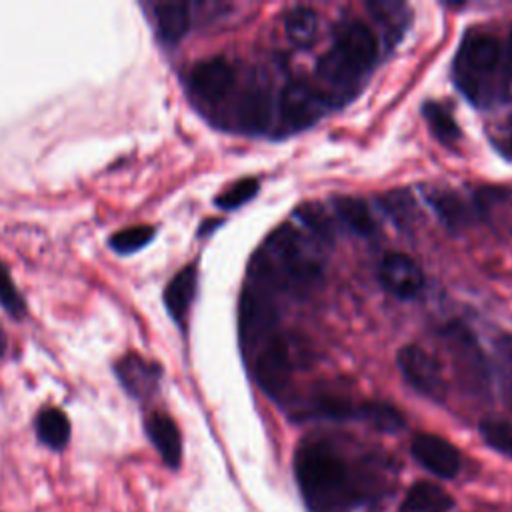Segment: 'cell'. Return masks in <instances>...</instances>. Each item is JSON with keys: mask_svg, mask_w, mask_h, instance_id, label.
Instances as JSON below:
<instances>
[{"mask_svg": "<svg viewBox=\"0 0 512 512\" xmlns=\"http://www.w3.org/2000/svg\"><path fill=\"white\" fill-rule=\"evenodd\" d=\"M426 200L436 212V216L452 230H460L468 226L472 220L468 204L452 190H430L426 194Z\"/></svg>", "mask_w": 512, "mask_h": 512, "instance_id": "obj_18", "label": "cell"}, {"mask_svg": "<svg viewBox=\"0 0 512 512\" xmlns=\"http://www.w3.org/2000/svg\"><path fill=\"white\" fill-rule=\"evenodd\" d=\"M322 276V258L318 240L292 228H278L266 242L264 256L252 266V282L276 292L278 288L304 290Z\"/></svg>", "mask_w": 512, "mask_h": 512, "instance_id": "obj_2", "label": "cell"}, {"mask_svg": "<svg viewBox=\"0 0 512 512\" xmlns=\"http://www.w3.org/2000/svg\"><path fill=\"white\" fill-rule=\"evenodd\" d=\"M484 442L500 454L512 456V422L500 418H486L480 422Z\"/></svg>", "mask_w": 512, "mask_h": 512, "instance_id": "obj_24", "label": "cell"}, {"mask_svg": "<svg viewBox=\"0 0 512 512\" xmlns=\"http://www.w3.org/2000/svg\"><path fill=\"white\" fill-rule=\"evenodd\" d=\"M234 82V68L226 58L220 56L200 60L188 74V90L204 108L224 104L234 90Z\"/></svg>", "mask_w": 512, "mask_h": 512, "instance_id": "obj_7", "label": "cell"}, {"mask_svg": "<svg viewBox=\"0 0 512 512\" xmlns=\"http://www.w3.org/2000/svg\"><path fill=\"white\" fill-rule=\"evenodd\" d=\"M284 30L292 44H296L300 48L310 46L318 34V16L314 10L298 6L288 12V16L284 20Z\"/></svg>", "mask_w": 512, "mask_h": 512, "instance_id": "obj_21", "label": "cell"}, {"mask_svg": "<svg viewBox=\"0 0 512 512\" xmlns=\"http://www.w3.org/2000/svg\"><path fill=\"white\" fill-rule=\"evenodd\" d=\"M422 114H424V118H426L430 130H432V134H434L442 144L454 146V144L460 140V136H462V134H460V128H458L456 120L452 118V114H450L444 106H440V104H436V102H428V104H424Z\"/></svg>", "mask_w": 512, "mask_h": 512, "instance_id": "obj_22", "label": "cell"}, {"mask_svg": "<svg viewBox=\"0 0 512 512\" xmlns=\"http://www.w3.org/2000/svg\"><path fill=\"white\" fill-rule=\"evenodd\" d=\"M450 356L454 360V366L458 368L460 376H464L472 386H484L486 382V364L482 350L478 348L474 336L462 328V326H452L446 332Z\"/></svg>", "mask_w": 512, "mask_h": 512, "instance_id": "obj_13", "label": "cell"}, {"mask_svg": "<svg viewBox=\"0 0 512 512\" xmlns=\"http://www.w3.org/2000/svg\"><path fill=\"white\" fill-rule=\"evenodd\" d=\"M498 352H500V360H502V366L508 374V378L512 380V336H506L500 340L498 344Z\"/></svg>", "mask_w": 512, "mask_h": 512, "instance_id": "obj_30", "label": "cell"}, {"mask_svg": "<svg viewBox=\"0 0 512 512\" xmlns=\"http://www.w3.org/2000/svg\"><path fill=\"white\" fill-rule=\"evenodd\" d=\"M378 280L386 292L400 300L416 298L424 288L422 268L406 254L388 252L378 266Z\"/></svg>", "mask_w": 512, "mask_h": 512, "instance_id": "obj_10", "label": "cell"}, {"mask_svg": "<svg viewBox=\"0 0 512 512\" xmlns=\"http://www.w3.org/2000/svg\"><path fill=\"white\" fill-rule=\"evenodd\" d=\"M0 306L14 318H22L26 314L24 296L16 288L12 276L2 260H0Z\"/></svg>", "mask_w": 512, "mask_h": 512, "instance_id": "obj_26", "label": "cell"}, {"mask_svg": "<svg viewBox=\"0 0 512 512\" xmlns=\"http://www.w3.org/2000/svg\"><path fill=\"white\" fill-rule=\"evenodd\" d=\"M278 310L274 292L252 282L246 286L240 300V336L248 350L258 346L264 338L276 332Z\"/></svg>", "mask_w": 512, "mask_h": 512, "instance_id": "obj_5", "label": "cell"}, {"mask_svg": "<svg viewBox=\"0 0 512 512\" xmlns=\"http://www.w3.org/2000/svg\"><path fill=\"white\" fill-rule=\"evenodd\" d=\"M258 192V180L256 178H242L238 182H234L232 186H228L218 198H216V206L224 208V210H232L242 206L244 202H248L250 198H254V194Z\"/></svg>", "mask_w": 512, "mask_h": 512, "instance_id": "obj_28", "label": "cell"}, {"mask_svg": "<svg viewBox=\"0 0 512 512\" xmlns=\"http://www.w3.org/2000/svg\"><path fill=\"white\" fill-rule=\"evenodd\" d=\"M114 374L122 388L134 398V400H148L160 382V366L142 358L136 352H128L114 364Z\"/></svg>", "mask_w": 512, "mask_h": 512, "instance_id": "obj_12", "label": "cell"}, {"mask_svg": "<svg viewBox=\"0 0 512 512\" xmlns=\"http://www.w3.org/2000/svg\"><path fill=\"white\" fill-rule=\"evenodd\" d=\"M406 512H450L454 508L452 496L434 482H416L404 498Z\"/></svg>", "mask_w": 512, "mask_h": 512, "instance_id": "obj_17", "label": "cell"}, {"mask_svg": "<svg viewBox=\"0 0 512 512\" xmlns=\"http://www.w3.org/2000/svg\"><path fill=\"white\" fill-rule=\"evenodd\" d=\"M296 214H298V218L302 220V224L306 226V230L310 232V236L314 240H318V242L332 240V226H330V222L324 216L320 206H316V204L300 206Z\"/></svg>", "mask_w": 512, "mask_h": 512, "instance_id": "obj_27", "label": "cell"}, {"mask_svg": "<svg viewBox=\"0 0 512 512\" xmlns=\"http://www.w3.org/2000/svg\"><path fill=\"white\" fill-rule=\"evenodd\" d=\"M504 152L512 158V136H508V138L504 140Z\"/></svg>", "mask_w": 512, "mask_h": 512, "instance_id": "obj_32", "label": "cell"}, {"mask_svg": "<svg viewBox=\"0 0 512 512\" xmlns=\"http://www.w3.org/2000/svg\"><path fill=\"white\" fill-rule=\"evenodd\" d=\"M6 354V336H4V332L0 330V356H4Z\"/></svg>", "mask_w": 512, "mask_h": 512, "instance_id": "obj_33", "label": "cell"}, {"mask_svg": "<svg viewBox=\"0 0 512 512\" xmlns=\"http://www.w3.org/2000/svg\"><path fill=\"white\" fill-rule=\"evenodd\" d=\"M382 210L398 224V226H408L414 218V204L408 194L404 192H388L380 198Z\"/></svg>", "mask_w": 512, "mask_h": 512, "instance_id": "obj_29", "label": "cell"}, {"mask_svg": "<svg viewBox=\"0 0 512 512\" xmlns=\"http://www.w3.org/2000/svg\"><path fill=\"white\" fill-rule=\"evenodd\" d=\"M154 234H156V228L148 226V224L128 226L110 236V246L118 254H132V252L144 248L154 238Z\"/></svg>", "mask_w": 512, "mask_h": 512, "instance_id": "obj_23", "label": "cell"}, {"mask_svg": "<svg viewBox=\"0 0 512 512\" xmlns=\"http://www.w3.org/2000/svg\"><path fill=\"white\" fill-rule=\"evenodd\" d=\"M334 212L338 218L356 234L372 236L378 230L376 218L372 216L368 204L356 196H336L332 198Z\"/></svg>", "mask_w": 512, "mask_h": 512, "instance_id": "obj_19", "label": "cell"}, {"mask_svg": "<svg viewBox=\"0 0 512 512\" xmlns=\"http://www.w3.org/2000/svg\"><path fill=\"white\" fill-rule=\"evenodd\" d=\"M152 20L160 42L166 46L178 44L192 26V6L186 2H156L152 4Z\"/></svg>", "mask_w": 512, "mask_h": 512, "instance_id": "obj_14", "label": "cell"}, {"mask_svg": "<svg viewBox=\"0 0 512 512\" xmlns=\"http://www.w3.org/2000/svg\"><path fill=\"white\" fill-rule=\"evenodd\" d=\"M414 460L440 478H454L460 472V452L436 434H416L410 444Z\"/></svg>", "mask_w": 512, "mask_h": 512, "instance_id": "obj_11", "label": "cell"}, {"mask_svg": "<svg viewBox=\"0 0 512 512\" xmlns=\"http://www.w3.org/2000/svg\"><path fill=\"white\" fill-rule=\"evenodd\" d=\"M252 364H254V376L260 384V388L276 398L282 400L286 396V390L290 386V378L294 372V358L292 348L286 338H282L278 332L264 338L258 346L252 350Z\"/></svg>", "mask_w": 512, "mask_h": 512, "instance_id": "obj_4", "label": "cell"}, {"mask_svg": "<svg viewBox=\"0 0 512 512\" xmlns=\"http://www.w3.org/2000/svg\"><path fill=\"white\" fill-rule=\"evenodd\" d=\"M398 368L404 376V380L422 396L430 398V400H444L446 396V382L442 376V368L438 364V360L426 352L424 348L410 344L404 346L398 352Z\"/></svg>", "mask_w": 512, "mask_h": 512, "instance_id": "obj_9", "label": "cell"}, {"mask_svg": "<svg viewBox=\"0 0 512 512\" xmlns=\"http://www.w3.org/2000/svg\"><path fill=\"white\" fill-rule=\"evenodd\" d=\"M36 436L42 444L52 450H60L68 444L70 438V420L68 416L54 406H46L36 416Z\"/></svg>", "mask_w": 512, "mask_h": 512, "instance_id": "obj_20", "label": "cell"}, {"mask_svg": "<svg viewBox=\"0 0 512 512\" xmlns=\"http://www.w3.org/2000/svg\"><path fill=\"white\" fill-rule=\"evenodd\" d=\"M506 70H510V72H512V28H510L508 48H506Z\"/></svg>", "mask_w": 512, "mask_h": 512, "instance_id": "obj_31", "label": "cell"}, {"mask_svg": "<svg viewBox=\"0 0 512 512\" xmlns=\"http://www.w3.org/2000/svg\"><path fill=\"white\" fill-rule=\"evenodd\" d=\"M144 426L150 442L162 456L164 464L170 468H178L182 460V438L176 422L164 412H152L146 418Z\"/></svg>", "mask_w": 512, "mask_h": 512, "instance_id": "obj_16", "label": "cell"}, {"mask_svg": "<svg viewBox=\"0 0 512 512\" xmlns=\"http://www.w3.org/2000/svg\"><path fill=\"white\" fill-rule=\"evenodd\" d=\"M368 8L374 14V18L388 30H394L400 34V30L408 24L410 10L402 2H370Z\"/></svg>", "mask_w": 512, "mask_h": 512, "instance_id": "obj_25", "label": "cell"}, {"mask_svg": "<svg viewBox=\"0 0 512 512\" xmlns=\"http://www.w3.org/2000/svg\"><path fill=\"white\" fill-rule=\"evenodd\" d=\"M330 52L356 76L362 78L376 62L378 42L374 32L360 20L344 22L334 38Z\"/></svg>", "mask_w": 512, "mask_h": 512, "instance_id": "obj_6", "label": "cell"}, {"mask_svg": "<svg viewBox=\"0 0 512 512\" xmlns=\"http://www.w3.org/2000/svg\"><path fill=\"white\" fill-rule=\"evenodd\" d=\"M296 480L314 512H344L376 494L374 470L352 460L334 440L310 438L294 458Z\"/></svg>", "mask_w": 512, "mask_h": 512, "instance_id": "obj_1", "label": "cell"}, {"mask_svg": "<svg viewBox=\"0 0 512 512\" xmlns=\"http://www.w3.org/2000/svg\"><path fill=\"white\" fill-rule=\"evenodd\" d=\"M498 40L488 32H468L454 58V82L476 106H492L506 92Z\"/></svg>", "mask_w": 512, "mask_h": 512, "instance_id": "obj_3", "label": "cell"}, {"mask_svg": "<svg viewBox=\"0 0 512 512\" xmlns=\"http://www.w3.org/2000/svg\"><path fill=\"white\" fill-rule=\"evenodd\" d=\"M328 106V98L306 82H288L276 102L284 128L302 130L316 122Z\"/></svg>", "mask_w": 512, "mask_h": 512, "instance_id": "obj_8", "label": "cell"}, {"mask_svg": "<svg viewBox=\"0 0 512 512\" xmlns=\"http://www.w3.org/2000/svg\"><path fill=\"white\" fill-rule=\"evenodd\" d=\"M196 286H198L196 266L188 264L182 270H178L164 288V306L172 316V320L180 326H184L188 320L190 306L196 296Z\"/></svg>", "mask_w": 512, "mask_h": 512, "instance_id": "obj_15", "label": "cell"}]
</instances>
